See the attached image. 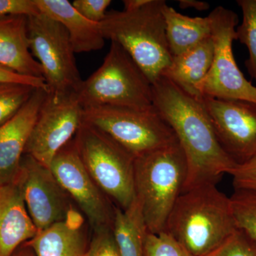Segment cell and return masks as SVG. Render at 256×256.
<instances>
[{"label": "cell", "instance_id": "obj_34", "mask_svg": "<svg viewBox=\"0 0 256 256\" xmlns=\"http://www.w3.org/2000/svg\"><path fill=\"white\" fill-rule=\"evenodd\" d=\"M12 256H36V254L32 247L25 242L21 246L18 248Z\"/></svg>", "mask_w": 256, "mask_h": 256}, {"label": "cell", "instance_id": "obj_24", "mask_svg": "<svg viewBox=\"0 0 256 256\" xmlns=\"http://www.w3.org/2000/svg\"><path fill=\"white\" fill-rule=\"evenodd\" d=\"M36 88L14 82H0V126L21 110Z\"/></svg>", "mask_w": 256, "mask_h": 256}, {"label": "cell", "instance_id": "obj_1", "mask_svg": "<svg viewBox=\"0 0 256 256\" xmlns=\"http://www.w3.org/2000/svg\"><path fill=\"white\" fill-rule=\"evenodd\" d=\"M152 104L172 129L184 154L186 176L183 192L216 184L224 174H230L237 164L220 146L202 100L161 76L152 84Z\"/></svg>", "mask_w": 256, "mask_h": 256}, {"label": "cell", "instance_id": "obj_27", "mask_svg": "<svg viewBox=\"0 0 256 256\" xmlns=\"http://www.w3.org/2000/svg\"><path fill=\"white\" fill-rule=\"evenodd\" d=\"M86 256H121L112 228L94 232Z\"/></svg>", "mask_w": 256, "mask_h": 256}, {"label": "cell", "instance_id": "obj_12", "mask_svg": "<svg viewBox=\"0 0 256 256\" xmlns=\"http://www.w3.org/2000/svg\"><path fill=\"white\" fill-rule=\"evenodd\" d=\"M15 182L38 232L63 222L74 208L72 198L50 168L28 154L22 156Z\"/></svg>", "mask_w": 256, "mask_h": 256}, {"label": "cell", "instance_id": "obj_22", "mask_svg": "<svg viewBox=\"0 0 256 256\" xmlns=\"http://www.w3.org/2000/svg\"><path fill=\"white\" fill-rule=\"evenodd\" d=\"M242 20L236 30V40L245 45L249 57L245 62L248 72L256 80V0H238Z\"/></svg>", "mask_w": 256, "mask_h": 256}, {"label": "cell", "instance_id": "obj_17", "mask_svg": "<svg viewBox=\"0 0 256 256\" xmlns=\"http://www.w3.org/2000/svg\"><path fill=\"white\" fill-rule=\"evenodd\" d=\"M28 16H0V64L20 75L44 78L43 70L28 45Z\"/></svg>", "mask_w": 256, "mask_h": 256}, {"label": "cell", "instance_id": "obj_16", "mask_svg": "<svg viewBox=\"0 0 256 256\" xmlns=\"http://www.w3.org/2000/svg\"><path fill=\"white\" fill-rule=\"evenodd\" d=\"M26 244L36 256H86L89 244L84 215L74 208L63 222L38 232Z\"/></svg>", "mask_w": 256, "mask_h": 256}, {"label": "cell", "instance_id": "obj_8", "mask_svg": "<svg viewBox=\"0 0 256 256\" xmlns=\"http://www.w3.org/2000/svg\"><path fill=\"white\" fill-rule=\"evenodd\" d=\"M28 45L43 70L48 92L76 94L82 80L68 32L53 18L40 14L28 16Z\"/></svg>", "mask_w": 256, "mask_h": 256}, {"label": "cell", "instance_id": "obj_3", "mask_svg": "<svg viewBox=\"0 0 256 256\" xmlns=\"http://www.w3.org/2000/svg\"><path fill=\"white\" fill-rule=\"evenodd\" d=\"M166 4L164 0H150L136 11L112 10L100 24L105 40L122 46L152 84L161 76L172 60L163 14Z\"/></svg>", "mask_w": 256, "mask_h": 256}, {"label": "cell", "instance_id": "obj_18", "mask_svg": "<svg viewBox=\"0 0 256 256\" xmlns=\"http://www.w3.org/2000/svg\"><path fill=\"white\" fill-rule=\"evenodd\" d=\"M42 14L60 23L68 32L75 53H86L102 48L105 38L100 24L89 21L67 0H35Z\"/></svg>", "mask_w": 256, "mask_h": 256}, {"label": "cell", "instance_id": "obj_28", "mask_svg": "<svg viewBox=\"0 0 256 256\" xmlns=\"http://www.w3.org/2000/svg\"><path fill=\"white\" fill-rule=\"evenodd\" d=\"M230 175L235 190L256 191V154L248 161L237 164Z\"/></svg>", "mask_w": 256, "mask_h": 256}, {"label": "cell", "instance_id": "obj_19", "mask_svg": "<svg viewBox=\"0 0 256 256\" xmlns=\"http://www.w3.org/2000/svg\"><path fill=\"white\" fill-rule=\"evenodd\" d=\"M214 53V46L210 36L191 50L172 56L161 76L188 95L202 100L200 86L210 72Z\"/></svg>", "mask_w": 256, "mask_h": 256}, {"label": "cell", "instance_id": "obj_33", "mask_svg": "<svg viewBox=\"0 0 256 256\" xmlns=\"http://www.w3.org/2000/svg\"><path fill=\"white\" fill-rule=\"evenodd\" d=\"M149 2L150 0H124V10L127 12L136 11L146 6Z\"/></svg>", "mask_w": 256, "mask_h": 256}, {"label": "cell", "instance_id": "obj_15", "mask_svg": "<svg viewBox=\"0 0 256 256\" xmlns=\"http://www.w3.org/2000/svg\"><path fill=\"white\" fill-rule=\"evenodd\" d=\"M38 233L18 184L0 186V256H12Z\"/></svg>", "mask_w": 256, "mask_h": 256}, {"label": "cell", "instance_id": "obj_25", "mask_svg": "<svg viewBox=\"0 0 256 256\" xmlns=\"http://www.w3.org/2000/svg\"><path fill=\"white\" fill-rule=\"evenodd\" d=\"M144 256H192L171 236L163 232H148L144 245Z\"/></svg>", "mask_w": 256, "mask_h": 256}, {"label": "cell", "instance_id": "obj_10", "mask_svg": "<svg viewBox=\"0 0 256 256\" xmlns=\"http://www.w3.org/2000/svg\"><path fill=\"white\" fill-rule=\"evenodd\" d=\"M50 169L86 217L92 232L112 228L116 206L88 172L74 139L56 154Z\"/></svg>", "mask_w": 256, "mask_h": 256}, {"label": "cell", "instance_id": "obj_4", "mask_svg": "<svg viewBox=\"0 0 256 256\" xmlns=\"http://www.w3.org/2000/svg\"><path fill=\"white\" fill-rule=\"evenodd\" d=\"M186 176V159L178 142L134 159L136 198L149 233L165 232Z\"/></svg>", "mask_w": 256, "mask_h": 256}, {"label": "cell", "instance_id": "obj_30", "mask_svg": "<svg viewBox=\"0 0 256 256\" xmlns=\"http://www.w3.org/2000/svg\"><path fill=\"white\" fill-rule=\"evenodd\" d=\"M40 14L35 0H0V16L24 15L31 16Z\"/></svg>", "mask_w": 256, "mask_h": 256}, {"label": "cell", "instance_id": "obj_23", "mask_svg": "<svg viewBox=\"0 0 256 256\" xmlns=\"http://www.w3.org/2000/svg\"><path fill=\"white\" fill-rule=\"evenodd\" d=\"M230 200L237 228L256 242V191L235 190Z\"/></svg>", "mask_w": 256, "mask_h": 256}, {"label": "cell", "instance_id": "obj_9", "mask_svg": "<svg viewBox=\"0 0 256 256\" xmlns=\"http://www.w3.org/2000/svg\"><path fill=\"white\" fill-rule=\"evenodd\" d=\"M208 18L214 53L210 72L200 86L202 99L242 100L256 104V87L244 77L234 58L233 42L236 40L238 15L220 6L212 10Z\"/></svg>", "mask_w": 256, "mask_h": 256}, {"label": "cell", "instance_id": "obj_2", "mask_svg": "<svg viewBox=\"0 0 256 256\" xmlns=\"http://www.w3.org/2000/svg\"><path fill=\"white\" fill-rule=\"evenodd\" d=\"M216 184L183 192L166 222L165 232L192 256H204L237 230L230 197Z\"/></svg>", "mask_w": 256, "mask_h": 256}, {"label": "cell", "instance_id": "obj_14", "mask_svg": "<svg viewBox=\"0 0 256 256\" xmlns=\"http://www.w3.org/2000/svg\"><path fill=\"white\" fill-rule=\"evenodd\" d=\"M48 90L36 88L21 110L0 126V186L14 182L25 148Z\"/></svg>", "mask_w": 256, "mask_h": 256}, {"label": "cell", "instance_id": "obj_6", "mask_svg": "<svg viewBox=\"0 0 256 256\" xmlns=\"http://www.w3.org/2000/svg\"><path fill=\"white\" fill-rule=\"evenodd\" d=\"M88 172L114 206L126 210L136 200L134 159L98 130L82 122L74 138Z\"/></svg>", "mask_w": 256, "mask_h": 256}, {"label": "cell", "instance_id": "obj_20", "mask_svg": "<svg viewBox=\"0 0 256 256\" xmlns=\"http://www.w3.org/2000/svg\"><path fill=\"white\" fill-rule=\"evenodd\" d=\"M166 38L172 56L184 53L210 36V24L206 18H190L166 4L163 9Z\"/></svg>", "mask_w": 256, "mask_h": 256}, {"label": "cell", "instance_id": "obj_11", "mask_svg": "<svg viewBox=\"0 0 256 256\" xmlns=\"http://www.w3.org/2000/svg\"><path fill=\"white\" fill-rule=\"evenodd\" d=\"M82 112L76 94L56 96L48 92L24 154L50 168L56 154L75 137L82 122Z\"/></svg>", "mask_w": 256, "mask_h": 256}, {"label": "cell", "instance_id": "obj_13", "mask_svg": "<svg viewBox=\"0 0 256 256\" xmlns=\"http://www.w3.org/2000/svg\"><path fill=\"white\" fill-rule=\"evenodd\" d=\"M216 136L237 164L256 154V104L242 100L204 98Z\"/></svg>", "mask_w": 256, "mask_h": 256}, {"label": "cell", "instance_id": "obj_31", "mask_svg": "<svg viewBox=\"0 0 256 256\" xmlns=\"http://www.w3.org/2000/svg\"><path fill=\"white\" fill-rule=\"evenodd\" d=\"M0 82H14V84L31 86L36 88L47 89L44 78H33V77L20 75L1 64H0Z\"/></svg>", "mask_w": 256, "mask_h": 256}, {"label": "cell", "instance_id": "obj_29", "mask_svg": "<svg viewBox=\"0 0 256 256\" xmlns=\"http://www.w3.org/2000/svg\"><path fill=\"white\" fill-rule=\"evenodd\" d=\"M110 0H75L74 8L89 21L100 24L105 18Z\"/></svg>", "mask_w": 256, "mask_h": 256}, {"label": "cell", "instance_id": "obj_32", "mask_svg": "<svg viewBox=\"0 0 256 256\" xmlns=\"http://www.w3.org/2000/svg\"><path fill=\"white\" fill-rule=\"evenodd\" d=\"M178 4L182 9L192 8L198 11H206L210 8V4L204 2L196 1V0H180Z\"/></svg>", "mask_w": 256, "mask_h": 256}, {"label": "cell", "instance_id": "obj_7", "mask_svg": "<svg viewBox=\"0 0 256 256\" xmlns=\"http://www.w3.org/2000/svg\"><path fill=\"white\" fill-rule=\"evenodd\" d=\"M82 122L105 133L134 158L178 142L154 106L88 108L84 109Z\"/></svg>", "mask_w": 256, "mask_h": 256}, {"label": "cell", "instance_id": "obj_5", "mask_svg": "<svg viewBox=\"0 0 256 256\" xmlns=\"http://www.w3.org/2000/svg\"><path fill=\"white\" fill-rule=\"evenodd\" d=\"M84 109L100 106L150 108L152 84L130 55L117 43L100 67L82 80L76 94Z\"/></svg>", "mask_w": 256, "mask_h": 256}, {"label": "cell", "instance_id": "obj_26", "mask_svg": "<svg viewBox=\"0 0 256 256\" xmlns=\"http://www.w3.org/2000/svg\"><path fill=\"white\" fill-rule=\"evenodd\" d=\"M204 256H256V242L237 229L218 246Z\"/></svg>", "mask_w": 256, "mask_h": 256}, {"label": "cell", "instance_id": "obj_21", "mask_svg": "<svg viewBox=\"0 0 256 256\" xmlns=\"http://www.w3.org/2000/svg\"><path fill=\"white\" fill-rule=\"evenodd\" d=\"M112 230L121 256H144L148 230L136 198L126 210L114 207Z\"/></svg>", "mask_w": 256, "mask_h": 256}]
</instances>
